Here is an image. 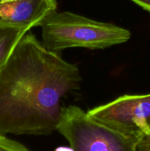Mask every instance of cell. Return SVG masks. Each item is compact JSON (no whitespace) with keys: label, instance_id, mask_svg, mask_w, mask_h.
<instances>
[{"label":"cell","instance_id":"obj_1","mask_svg":"<svg viewBox=\"0 0 150 151\" xmlns=\"http://www.w3.org/2000/svg\"><path fill=\"white\" fill-rule=\"evenodd\" d=\"M81 81L76 65L26 32L0 68V134H51L60 119L62 99Z\"/></svg>","mask_w":150,"mask_h":151},{"label":"cell","instance_id":"obj_2","mask_svg":"<svg viewBox=\"0 0 150 151\" xmlns=\"http://www.w3.org/2000/svg\"><path fill=\"white\" fill-rule=\"evenodd\" d=\"M43 44L57 53L69 48L102 50L129 40L128 29L69 11L54 12L40 25Z\"/></svg>","mask_w":150,"mask_h":151},{"label":"cell","instance_id":"obj_3","mask_svg":"<svg viewBox=\"0 0 150 151\" xmlns=\"http://www.w3.org/2000/svg\"><path fill=\"white\" fill-rule=\"evenodd\" d=\"M56 131L74 151H136L138 142L91 117L76 106L63 108Z\"/></svg>","mask_w":150,"mask_h":151},{"label":"cell","instance_id":"obj_4","mask_svg":"<svg viewBox=\"0 0 150 151\" xmlns=\"http://www.w3.org/2000/svg\"><path fill=\"white\" fill-rule=\"evenodd\" d=\"M87 113L110 128L139 139L150 128V94H124Z\"/></svg>","mask_w":150,"mask_h":151},{"label":"cell","instance_id":"obj_5","mask_svg":"<svg viewBox=\"0 0 150 151\" xmlns=\"http://www.w3.org/2000/svg\"><path fill=\"white\" fill-rule=\"evenodd\" d=\"M57 0H0V25L28 32L56 11Z\"/></svg>","mask_w":150,"mask_h":151},{"label":"cell","instance_id":"obj_6","mask_svg":"<svg viewBox=\"0 0 150 151\" xmlns=\"http://www.w3.org/2000/svg\"><path fill=\"white\" fill-rule=\"evenodd\" d=\"M26 32L23 29L0 25V68Z\"/></svg>","mask_w":150,"mask_h":151},{"label":"cell","instance_id":"obj_7","mask_svg":"<svg viewBox=\"0 0 150 151\" xmlns=\"http://www.w3.org/2000/svg\"><path fill=\"white\" fill-rule=\"evenodd\" d=\"M0 151H31L20 142L0 134Z\"/></svg>","mask_w":150,"mask_h":151},{"label":"cell","instance_id":"obj_8","mask_svg":"<svg viewBox=\"0 0 150 151\" xmlns=\"http://www.w3.org/2000/svg\"><path fill=\"white\" fill-rule=\"evenodd\" d=\"M136 151H150V128L138 139Z\"/></svg>","mask_w":150,"mask_h":151},{"label":"cell","instance_id":"obj_9","mask_svg":"<svg viewBox=\"0 0 150 151\" xmlns=\"http://www.w3.org/2000/svg\"><path fill=\"white\" fill-rule=\"evenodd\" d=\"M147 11L150 12V0H132Z\"/></svg>","mask_w":150,"mask_h":151},{"label":"cell","instance_id":"obj_10","mask_svg":"<svg viewBox=\"0 0 150 151\" xmlns=\"http://www.w3.org/2000/svg\"><path fill=\"white\" fill-rule=\"evenodd\" d=\"M54 151H74V150L71 147H63V146H61V147H58L57 148H56Z\"/></svg>","mask_w":150,"mask_h":151}]
</instances>
